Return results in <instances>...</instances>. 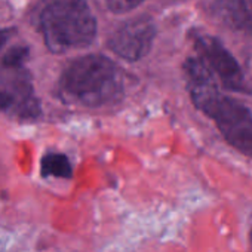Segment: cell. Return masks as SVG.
Segmentation results:
<instances>
[{"label": "cell", "mask_w": 252, "mask_h": 252, "mask_svg": "<svg viewBox=\"0 0 252 252\" xmlns=\"http://www.w3.org/2000/svg\"><path fill=\"white\" fill-rule=\"evenodd\" d=\"M202 113L215 122L230 146L252 159V113L245 104L220 92Z\"/></svg>", "instance_id": "3"}, {"label": "cell", "mask_w": 252, "mask_h": 252, "mask_svg": "<svg viewBox=\"0 0 252 252\" xmlns=\"http://www.w3.org/2000/svg\"><path fill=\"white\" fill-rule=\"evenodd\" d=\"M193 40L197 52L200 54V60L220 77L222 85L233 91H242L243 74L240 65L225 46L218 39L208 34H196Z\"/></svg>", "instance_id": "5"}, {"label": "cell", "mask_w": 252, "mask_h": 252, "mask_svg": "<svg viewBox=\"0 0 252 252\" xmlns=\"http://www.w3.org/2000/svg\"><path fill=\"white\" fill-rule=\"evenodd\" d=\"M45 43L52 52L89 46L96 34V20L86 0H49L40 14Z\"/></svg>", "instance_id": "2"}, {"label": "cell", "mask_w": 252, "mask_h": 252, "mask_svg": "<svg viewBox=\"0 0 252 252\" xmlns=\"http://www.w3.org/2000/svg\"><path fill=\"white\" fill-rule=\"evenodd\" d=\"M14 33H15L14 29H2L0 30V51L5 48V45L9 42V39L12 37Z\"/></svg>", "instance_id": "10"}, {"label": "cell", "mask_w": 252, "mask_h": 252, "mask_svg": "<svg viewBox=\"0 0 252 252\" xmlns=\"http://www.w3.org/2000/svg\"><path fill=\"white\" fill-rule=\"evenodd\" d=\"M12 105V96L3 91H0V110L9 108Z\"/></svg>", "instance_id": "11"}, {"label": "cell", "mask_w": 252, "mask_h": 252, "mask_svg": "<svg viewBox=\"0 0 252 252\" xmlns=\"http://www.w3.org/2000/svg\"><path fill=\"white\" fill-rule=\"evenodd\" d=\"M42 175L55 177V178H71L73 168L65 155L61 153H48L42 159Z\"/></svg>", "instance_id": "7"}, {"label": "cell", "mask_w": 252, "mask_h": 252, "mask_svg": "<svg viewBox=\"0 0 252 252\" xmlns=\"http://www.w3.org/2000/svg\"><path fill=\"white\" fill-rule=\"evenodd\" d=\"M29 55V48L26 46H15L11 51H8L2 60L3 67L9 68V70H18L23 67L26 58Z\"/></svg>", "instance_id": "8"}, {"label": "cell", "mask_w": 252, "mask_h": 252, "mask_svg": "<svg viewBox=\"0 0 252 252\" xmlns=\"http://www.w3.org/2000/svg\"><path fill=\"white\" fill-rule=\"evenodd\" d=\"M251 245H252V230H251Z\"/></svg>", "instance_id": "12"}, {"label": "cell", "mask_w": 252, "mask_h": 252, "mask_svg": "<svg viewBox=\"0 0 252 252\" xmlns=\"http://www.w3.org/2000/svg\"><path fill=\"white\" fill-rule=\"evenodd\" d=\"M143 2H146V0H107V5L113 12L123 14L138 8Z\"/></svg>", "instance_id": "9"}, {"label": "cell", "mask_w": 252, "mask_h": 252, "mask_svg": "<svg viewBox=\"0 0 252 252\" xmlns=\"http://www.w3.org/2000/svg\"><path fill=\"white\" fill-rule=\"evenodd\" d=\"M212 11L228 29L240 33L252 32V14L245 0H212Z\"/></svg>", "instance_id": "6"}, {"label": "cell", "mask_w": 252, "mask_h": 252, "mask_svg": "<svg viewBox=\"0 0 252 252\" xmlns=\"http://www.w3.org/2000/svg\"><path fill=\"white\" fill-rule=\"evenodd\" d=\"M122 95V70L99 54L74 60L58 80V96L68 105L99 108L117 102Z\"/></svg>", "instance_id": "1"}, {"label": "cell", "mask_w": 252, "mask_h": 252, "mask_svg": "<svg viewBox=\"0 0 252 252\" xmlns=\"http://www.w3.org/2000/svg\"><path fill=\"white\" fill-rule=\"evenodd\" d=\"M156 26L150 17L140 15L123 21L110 36L108 48L123 60L138 61L144 58L155 42Z\"/></svg>", "instance_id": "4"}]
</instances>
